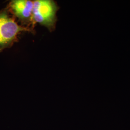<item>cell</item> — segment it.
<instances>
[{"label":"cell","instance_id":"cell-2","mask_svg":"<svg viewBox=\"0 0 130 130\" xmlns=\"http://www.w3.org/2000/svg\"><path fill=\"white\" fill-rule=\"evenodd\" d=\"M59 9L54 1H34L32 25L37 23L46 27L50 32L54 31L57 22L56 14Z\"/></svg>","mask_w":130,"mask_h":130},{"label":"cell","instance_id":"cell-1","mask_svg":"<svg viewBox=\"0 0 130 130\" xmlns=\"http://www.w3.org/2000/svg\"><path fill=\"white\" fill-rule=\"evenodd\" d=\"M8 7L0 10V52L12 46L22 32L34 33L33 28L19 25Z\"/></svg>","mask_w":130,"mask_h":130},{"label":"cell","instance_id":"cell-3","mask_svg":"<svg viewBox=\"0 0 130 130\" xmlns=\"http://www.w3.org/2000/svg\"><path fill=\"white\" fill-rule=\"evenodd\" d=\"M34 1L29 0H13L7 6L14 17L19 19L22 25L32 24Z\"/></svg>","mask_w":130,"mask_h":130}]
</instances>
